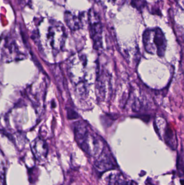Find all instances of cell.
I'll return each instance as SVG.
<instances>
[{
	"label": "cell",
	"mask_w": 184,
	"mask_h": 185,
	"mask_svg": "<svg viewBox=\"0 0 184 185\" xmlns=\"http://www.w3.org/2000/svg\"><path fill=\"white\" fill-rule=\"evenodd\" d=\"M93 15L94 17L90 14L89 17L91 37L94 40L96 47H99L102 44V24L97 14L93 13Z\"/></svg>",
	"instance_id": "cell-3"
},
{
	"label": "cell",
	"mask_w": 184,
	"mask_h": 185,
	"mask_svg": "<svg viewBox=\"0 0 184 185\" xmlns=\"http://www.w3.org/2000/svg\"><path fill=\"white\" fill-rule=\"evenodd\" d=\"M117 163L113 155L108 150L104 149L95 160L94 166L99 173H104L117 167Z\"/></svg>",
	"instance_id": "cell-2"
},
{
	"label": "cell",
	"mask_w": 184,
	"mask_h": 185,
	"mask_svg": "<svg viewBox=\"0 0 184 185\" xmlns=\"http://www.w3.org/2000/svg\"><path fill=\"white\" fill-rule=\"evenodd\" d=\"M1 185H6V172L5 170L2 169L1 170Z\"/></svg>",
	"instance_id": "cell-9"
},
{
	"label": "cell",
	"mask_w": 184,
	"mask_h": 185,
	"mask_svg": "<svg viewBox=\"0 0 184 185\" xmlns=\"http://www.w3.org/2000/svg\"><path fill=\"white\" fill-rule=\"evenodd\" d=\"M131 4L138 10L141 11V9L146 6V3L145 0H131Z\"/></svg>",
	"instance_id": "cell-7"
},
{
	"label": "cell",
	"mask_w": 184,
	"mask_h": 185,
	"mask_svg": "<svg viewBox=\"0 0 184 185\" xmlns=\"http://www.w3.org/2000/svg\"><path fill=\"white\" fill-rule=\"evenodd\" d=\"M165 143L169 146L171 149L175 150L177 147V141H176V134L173 130L170 127H167L165 132L164 136Z\"/></svg>",
	"instance_id": "cell-6"
},
{
	"label": "cell",
	"mask_w": 184,
	"mask_h": 185,
	"mask_svg": "<svg viewBox=\"0 0 184 185\" xmlns=\"http://www.w3.org/2000/svg\"><path fill=\"white\" fill-rule=\"evenodd\" d=\"M180 184L181 185H184V180H180Z\"/></svg>",
	"instance_id": "cell-10"
},
{
	"label": "cell",
	"mask_w": 184,
	"mask_h": 185,
	"mask_svg": "<svg viewBox=\"0 0 184 185\" xmlns=\"http://www.w3.org/2000/svg\"><path fill=\"white\" fill-rule=\"evenodd\" d=\"M32 150L35 158L39 161L43 162L47 157L48 150L45 142L40 138L36 139L32 142Z\"/></svg>",
	"instance_id": "cell-4"
},
{
	"label": "cell",
	"mask_w": 184,
	"mask_h": 185,
	"mask_svg": "<svg viewBox=\"0 0 184 185\" xmlns=\"http://www.w3.org/2000/svg\"><path fill=\"white\" fill-rule=\"evenodd\" d=\"M177 169L180 176H183L184 175V162L183 159L180 157V156L178 157V159L177 160Z\"/></svg>",
	"instance_id": "cell-8"
},
{
	"label": "cell",
	"mask_w": 184,
	"mask_h": 185,
	"mask_svg": "<svg viewBox=\"0 0 184 185\" xmlns=\"http://www.w3.org/2000/svg\"><path fill=\"white\" fill-rule=\"evenodd\" d=\"M145 50L151 54L157 53L159 56H164L166 48V41L161 29L146 30L143 35Z\"/></svg>",
	"instance_id": "cell-1"
},
{
	"label": "cell",
	"mask_w": 184,
	"mask_h": 185,
	"mask_svg": "<svg viewBox=\"0 0 184 185\" xmlns=\"http://www.w3.org/2000/svg\"><path fill=\"white\" fill-rule=\"evenodd\" d=\"M108 185H138L134 181L129 180L121 173L111 174L107 179Z\"/></svg>",
	"instance_id": "cell-5"
}]
</instances>
